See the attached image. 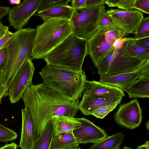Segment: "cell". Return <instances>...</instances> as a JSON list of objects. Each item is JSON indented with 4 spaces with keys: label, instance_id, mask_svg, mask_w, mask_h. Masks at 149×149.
Listing matches in <instances>:
<instances>
[{
    "label": "cell",
    "instance_id": "cell-35",
    "mask_svg": "<svg viewBox=\"0 0 149 149\" xmlns=\"http://www.w3.org/2000/svg\"><path fill=\"white\" fill-rule=\"evenodd\" d=\"M7 95L5 90V77L3 70L0 71V104L3 97Z\"/></svg>",
    "mask_w": 149,
    "mask_h": 149
},
{
    "label": "cell",
    "instance_id": "cell-38",
    "mask_svg": "<svg viewBox=\"0 0 149 149\" xmlns=\"http://www.w3.org/2000/svg\"><path fill=\"white\" fill-rule=\"evenodd\" d=\"M14 33L8 30L5 35L0 39V48L4 46L13 37Z\"/></svg>",
    "mask_w": 149,
    "mask_h": 149
},
{
    "label": "cell",
    "instance_id": "cell-10",
    "mask_svg": "<svg viewBox=\"0 0 149 149\" xmlns=\"http://www.w3.org/2000/svg\"><path fill=\"white\" fill-rule=\"evenodd\" d=\"M41 0H25L10 8L8 20L10 26L15 29H22L36 12Z\"/></svg>",
    "mask_w": 149,
    "mask_h": 149
},
{
    "label": "cell",
    "instance_id": "cell-5",
    "mask_svg": "<svg viewBox=\"0 0 149 149\" xmlns=\"http://www.w3.org/2000/svg\"><path fill=\"white\" fill-rule=\"evenodd\" d=\"M87 55V41L72 34L43 59L47 65L81 70Z\"/></svg>",
    "mask_w": 149,
    "mask_h": 149
},
{
    "label": "cell",
    "instance_id": "cell-28",
    "mask_svg": "<svg viewBox=\"0 0 149 149\" xmlns=\"http://www.w3.org/2000/svg\"><path fill=\"white\" fill-rule=\"evenodd\" d=\"M136 0H105V3L109 7H116L125 10L134 8Z\"/></svg>",
    "mask_w": 149,
    "mask_h": 149
},
{
    "label": "cell",
    "instance_id": "cell-2",
    "mask_svg": "<svg viewBox=\"0 0 149 149\" xmlns=\"http://www.w3.org/2000/svg\"><path fill=\"white\" fill-rule=\"evenodd\" d=\"M39 73L48 87L69 100L79 101L87 80L84 70L46 65Z\"/></svg>",
    "mask_w": 149,
    "mask_h": 149
},
{
    "label": "cell",
    "instance_id": "cell-9",
    "mask_svg": "<svg viewBox=\"0 0 149 149\" xmlns=\"http://www.w3.org/2000/svg\"><path fill=\"white\" fill-rule=\"evenodd\" d=\"M113 118L119 125L130 130L138 127L141 123L142 110L136 98L120 105Z\"/></svg>",
    "mask_w": 149,
    "mask_h": 149
},
{
    "label": "cell",
    "instance_id": "cell-27",
    "mask_svg": "<svg viewBox=\"0 0 149 149\" xmlns=\"http://www.w3.org/2000/svg\"><path fill=\"white\" fill-rule=\"evenodd\" d=\"M133 39H139L149 37V17H143L139 24Z\"/></svg>",
    "mask_w": 149,
    "mask_h": 149
},
{
    "label": "cell",
    "instance_id": "cell-20",
    "mask_svg": "<svg viewBox=\"0 0 149 149\" xmlns=\"http://www.w3.org/2000/svg\"><path fill=\"white\" fill-rule=\"evenodd\" d=\"M74 10L71 6L69 5L61 6L37 12V15L44 22L50 19L59 18H64L70 20Z\"/></svg>",
    "mask_w": 149,
    "mask_h": 149
},
{
    "label": "cell",
    "instance_id": "cell-37",
    "mask_svg": "<svg viewBox=\"0 0 149 149\" xmlns=\"http://www.w3.org/2000/svg\"><path fill=\"white\" fill-rule=\"evenodd\" d=\"M134 40L138 45L149 50V37L139 39H134Z\"/></svg>",
    "mask_w": 149,
    "mask_h": 149
},
{
    "label": "cell",
    "instance_id": "cell-34",
    "mask_svg": "<svg viewBox=\"0 0 149 149\" xmlns=\"http://www.w3.org/2000/svg\"><path fill=\"white\" fill-rule=\"evenodd\" d=\"M138 79H149V59L146 61L139 68Z\"/></svg>",
    "mask_w": 149,
    "mask_h": 149
},
{
    "label": "cell",
    "instance_id": "cell-22",
    "mask_svg": "<svg viewBox=\"0 0 149 149\" xmlns=\"http://www.w3.org/2000/svg\"><path fill=\"white\" fill-rule=\"evenodd\" d=\"M53 122V118L47 122L39 137L33 141L31 149H49L54 132Z\"/></svg>",
    "mask_w": 149,
    "mask_h": 149
},
{
    "label": "cell",
    "instance_id": "cell-6",
    "mask_svg": "<svg viewBox=\"0 0 149 149\" xmlns=\"http://www.w3.org/2000/svg\"><path fill=\"white\" fill-rule=\"evenodd\" d=\"M104 5L74 10L70 19L72 34L87 41L99 28V22L105 10Z\"/></svg>",
    "mask_w": 149,
    "mask_h": 149
},
{
    "label": "cell",
    "instance_id": "cell-16",
    "mask_svg": "<svg viewBox=\"0 0 149 149\" xmlns=\"http://www.w3.org/2000/svg\"><path fill=\"white\" fill-rule=\"evenodd\" d=\"M139 74L138 68L131 72L112 75H100L99 81L114 86L125 91L138 79Z\"/></svg>",
    "mask_w": 149,
    "mask_h": 149
},
{
    "label": "cell",
    "instance_id": "cell-30",
    "mask_svg": "<svg viewBox=\"0 0 149 149\" xmlns=\"http://www.w3.org/2000/svg\"><path fill=\"white\" fill-rule=\"evenodd\" d=\"M17 136L14 130L0 124V142L11 141L16 139Z\"/></svg>",
    "mask_w": 149,
    "mask_h": 149
},
{
    "label": "cell",
    "instance_id": "cell-12",
    "mask_svg": "<svg viewBox=\"0 0 149 149\" xmlns=\"http://www.w3.org/2000/svg\"><path fill=\"white\" fill-rule=\"evenodd\" d=\"M81 127L73 131V134L80 144L97 142L108 136L102 129L92 122L84 118H77Z\"/></svg>",
    "mask_w": 149,
    "mask_h": 149
},
{
    "label": "cell",
    "instance_id": "cell-29",
    "mask_svg": "<svg viewBox=\"0 0 149 149\" xmlns=\"http://www.w3.org/2000/svg\"><path fill=\"white\" fill-rule=\"evenodd\" d=\"M119 103H111L99 107L91 113V115L97 118L103 119L109 113L115 109Z\"/></svg>",
    "mask_w": 149,
    "mask_h": 149
},
{
    "label": "cell",
    "instance_id": "cell-43",
    "mask_svg": "<svg viewBox=\"0 0 149 149\" xmlns=\"http://www.w3.org/2000/svg\"><path fill=\"white\" fill-rule=\"evenodd\" d=\"M8 30L9 27L7 26L3 28L0 29V39L5 35Z\"/></svg>",
    "mask_w": 149,
    "mask_h": 149
},
{
    "label": "cell",
    "instance_id": "cell-23",
    "mask_svg": "<svg viewBox=\"0 0 149 149\" xmlns=\"http://www.w3.org/2000/svg\"><path fill=\"white\" fill-rule=\"evenodd\" d=\"M125 136L124 134L118 132L93 143L89 149H119Z\"/></svg>",
    "mask_w": 149,
    "mask_h": 149
},
{
    "label": "cell",
    "instance_id": "cell-26",
    "mask_svg": "<svg viewBox=\"0 0 149 149\" xmlns=\"http://www.w3.org/2000/svg\"><path fill=\"white\" fill-rule=\"evenodd\" d=\"M70 0H41L36 10L38 12L61 6L69 5Z\"/></svg>",
    "mask_w": 149,
    "mask_h": 149
},
{
    "label": "cell",
    "instance_id": "cell-14",
    "mask_svg": "<svg viewBox=\"0 0 149 149\" xmlns=\"http://www.w3.org/2000/svg\"><path fill=\"white\" fill-rule=\"evenodd\" d=\"M83 95L91 96L122 97L125 96L121 89L114 86L95 81H86Z\"/></svg>",
    "mask_w": 149,
    "mask_h": 149
},
{
    "label": "cell",
    "instance_id": "cell-25",
    "mask_svg": "<svg viewBox=\"0 0 149 149\" xmlns=\"http://www.w3.org/2000/svg\"><path fill=\"white\" fill-rule=\"evenodd\" d=\"M127 50L129 54L134 57L144 61L149 59V50L137 45L133 38H128Z\"/></svg>",
    "mask_w": 149,
    "mask_h": 149
},
{
    "label": "cell",
    "instance_id": "cell-40",
    "mask_svg": "<svg viewBox=\"0 0 149 149\" xmlns=\"http://www.w3.org/2000/svg\"><path fill=\"white\" fill-rule=\"evenodd\" d=\"M128 38H125L116 40L113 44V47L116 49L120 48L123 46L125 42L127 40Z\"/></svg>",
    "mask_w": 149,
    "mask_h": 149
},
{
    "label": "cell",
    "instance_id": "cell-39",
    "mask_svg": "<svg viewBox=\"0 0 149 149\" xmlns=\"http://www.w3.org/2000/svg\"><path fill=\"white\" fill-rule=\"evenodd\" d=\"M105 0H86V7H93L105 4Z\"/></svg>",
    "mask_w": 149,
    "mask_h": 149
},
{
    "label": "cell",
    "instance_id": "cell-15",
    "mask_svg": "<svg viewBox=\"0 0 149 149\" xmlns=\"http://www.w3.org/2000/svg\"><path fill=\"white\" fill-rule=\"evenodd\" d=\"M122 98L83 95L82 99L79 104V110L84 115H91L94 109L101 106L111 103H120Z\"/></svg>",
    "mask_w": 149,
    "mask_h": 149
},
{
    "label": "cell",
    "instance_id": "cell-13",
    "mask_svg": "<svg viewBox=\"0 0 149 149\" xmlns=\"http://www.w3.org/2000/svg\"><path fill=\"white\" fill-rule=\"evenodd\" d=\"M106 28H99L87 41L88 54L90 55L94 65L97 68L102 59L107 55L113 47L105 40Z\"/></svg>",
    "mask_w": 149,
    "mask_h": 149
},
{
    "label": "cell",
    "instance_id": "cell-42",
    "mask_svg": "<svg viewBox=\"0 0 149 149\" xmlns=\"http://www.w3.org/2000/svg\"><path fill=\"white\" fill-rule=\"evenodd\" d=\"M17 145L15 143L9 144H7L4 146L0 148V149H17Z\"/></svg>",
    "mask_w": 149,
    "mask_h": 149
},
{
    "label": "cell",
    "instance_id": "cell-46",
    "mask_svg": "<svg viewBox=\"0 0 149 149\" xmlns=\"http://www.w3.org/2000/svg\"><path fill=\"white\" fill-rule=\"evenodd\" d=\"M5 26H6L3 25L1 21H0V29L3 28Z\"/></svg>",
    "mask_w": 149,
    "mask_h": 149
},
{
    "label": "cell",
    "instance_id": "cell-44",
    "mask_svg": "<svg viewBox=\"0 0 149 149\" xmlns=\"http://www.w3.org/2000/svg\"><path fill=\"white\" fill-rule=\"evenodd\" d=\"M137 149H149V141H146L145 143L137 147Z\"/></svg>",
    "mask_w": 149,
    "mask_h": 149
},
{
    "label": "cell",
    "instance_id": "cell-19",
    "mask_svg": "<svg viewBox=\"0 0 149 149\" xmlns=\"http://www.w3.org/2000/svg\"><path fill=\"white\" fill-rule=\"evenodd\" d=\"M54 134L61 133L74 130L81 127V124L77 118L63 116L53 117Z\"/></svg>",
    "mask_w": 149,
    "mask_h": 149
},
{
    "label": "cell",
    "instance_id": "cell-36",
    "mask_svg": "<svg viewBox=\"0 0 149 149\" xmlns=\"http://www.w3.org/2000/svg\"><path fill=\"white\" fill-rule=\"evenodd\" d=\"M86 0H73L71 1V7L74 10L78 11L86 7Z\"/></svg>",
    "mask_w": 149,
    "mask_h": 149
},
{
    "label": "cell",
    "instance_id": "cell-32",
    "mask_svg": "<svg viewBox=\"0 0 149 149\" xmlns=\"http://www.w3.org/2000/svg\"><path fill=\"white\" fill-rule=\"evenodd\" d=\"M134 8L149 14V0H136Z\"/></svg>",
    "mask_w": 149,
    "mask_h": 149
},
{
    "label": "cell",
    "instance_id": "cell-45",
    "mask_svg": "<svg viewBox=\"0 0 149 149\" xmlns=\"http://www.w3.org/2000/svg\"><path fill=\"white\" fill-rule=\"evenodd\" d=\"M149 120L148 121V122L146 123V128L147 129V130L148 131L149 130Z\"/></svg>",
    "mask_w": 149,
    "mask_h": 149
},
{
    "label": "cell",
    "instance_id": "cell-18",
    "mask_svg": "<svg viewBox=\"0 0 149 149\" xmlns=\"http://www.w3.org/2000/svg\"><path fill=\"white\" fill-rule=\"evenodd\" d=\"M80 144L74 136L73 131L53 135L49 149H76Z\"/></svg>",
    "mask_w": 149,
    "mask_h": 149
},
{
    "label": "cell",
    "instance_id": "cell-41",
    "mask_svg": "<svg viewBox=\"0 0 149 149\" xmlns=\"http://www.w3.org/2000/svg\"><path fill=\"white\" fill-rule=\"evenodd\" d=\"M10 8L8 6H0V21L4 17L8 14Z\"/></svg>",
    "mask_w": 149,
    "mask_h": 149
},
{
    "label": "cell",
    "instance_id": "cell-3",
    "mask_svg": "<svg viewBox=\"0 0 149 149\" xmlns=\"http://www.w3.org/2000/svg\"><path fill=\"white\" fill-rule=\"evenodd\" d=\"M36 33V29L17 30L7 43V60L3 72L7 95L10 84L17 72L27 59L31 58Z\"/></svg>",
    "mask_w": 149,
    "mask_h": 149
},
{
    "label": "cell",
    "instance_id": "cell-33",
    "mask_svg": "<svg viewBox=\"0 0 149 149\" xmlns=\"http://www.w3.org/2000/svg\"><path fill=\"white\" fill-rule=\"evenodd\" d=\"M7 43L0 48V71L4 70L6 65L7 60Z\"/></svg>",
    "mask_w": 149,
    "mask_h": 149
},
{
    "label": "cell",
    "instance_id": "cell-11",
    "mask_svg": "<svg viewBox=\"0 0 149 149\" xmlns=\"http://www.w3.org/2000/svg\"><path fill=\"white\" fill-rule=\"evenodd\" d=\"M115 24L129 34H135L136 30L143 17V13L136 9L128 10L111 9L107 10Z\"/></svg>",
    "mask_w": 149,
    "mask_h": 149
},
{
    "label": "cell",
    "instance_id": "cell-1",
    "mask_svg": "<svg viewBox=\"0 0 149 149\" xmlns=\"http://www.w3.org/2000/svg\"><path fill=\"white\" fill-rule=\"evenodd\" d=\"M21 99L33 120V141L39 137L47 122L54 117H75L79 110V101L68 99L43 83L31 84Z\"/></svg>",
    "mask_w": 149,
    "mask_h": 149
},
{
    "label": "cell",
    "instance_id": "cell-31",
    "mask_svg": "<svg viewBox=\"0 0 149 149\" xmlns=\"http://www.w3.org/2000/svg\"><path fill=\"white\" fill-rule=\"evenodd\" d=\"M99 28H106L116 24L112 18L105 10L103 13L99 22Z\"/></svg>",
    "mask_w": 149,
    "mask_h": 149
},
{
    "label": "cell",
    "instance_id": "cell-8",
    "mask_svg": "<svg viewBox=\"0 0 149 149\" xmlns=\"http://www.w3.org/2000/svg\"><path fill=\"white\" fill-rule=\"evenodd\" d=\"M34 70L32 60L27 59L17 72L10 86L8 95L11 103L18 102L27 88L32 84Z\"/></svg>",
    "mask_w": 149,
    "mask_h": 149
},
{
    "label": "cell",
    "instance_id": "cell-21",
    "mask_svg": "<svg viewBox=\"0 0 149 149\" xmlns=\"http://www.w3.org/2000/svg\"><path fill=\"white\" fill-rule=\"evenodd\" d=\"M131 98L149 97V79H138L125 91Z\"/></svg>",
    "mask_w": 149,
    "mask_h": 149
},
{
    "label": "cell",
    "instance_id": "cell-7",
    "mask_svg": "<svg viewBox=\"0 0 149 149\" xmlns=\"http://www.w3.org/2000/svg\"><path fill=\"white\" fill-rule=\"evenodd\" d=\"M127 40L118 49L115 48L113 46L107 55L102 59L100 65L104 70L107 71L106 74L132 72L139 68L146 61L129 54L127 50Z\"/></svg>",
    "mask_w": 149,
    "mask_h": 149
},
{
    "label": "cell",
    "instance_id": "cell-4",
    "mask_svg": "<svg viewBox=\"0 0 149 149\" xmlns=\"http://www.w3.org/2000/svg\"><path fill=\"white\" fill-rule=\"evenodd\" d=\"M36 29L32 60L43 58L72 34L70 20L64 18L47 20Z\"/></svg>",
    "mask_w": 149,
    "mask_h": 149
},
{
    "label": "cell",
    "instance_id": "cell-24",
    "mask_svg": "<svg viewBox=\"0 0 149 149\" xmlns=\"http://www.w3.org/2000/svg\"><path fill=\"white\" fill-rule=\"evenodd\" d=\"M128 35L124 30L116 24L106 28L104 32L105 40L111 46H113L116 40L124 38Z\"/></svg>",
    "mask_w": 149,
    "mask_h": 149
},
{
    "label": "cell",
    "instance_id": "cell-47",
    "mask_svg": "<svg viewBox=\"0 0 149 149\" xmlns=\"http://www.w3.org/2000/svg\"><path fill=\"white\" fill-rule=\"evenodd\" d=\"M122 149H133L129 147H127V146H125Z\"/></svg>",
    "mask_w": 149,
    "mask_h": 149
},
{
    "label": "cell",
    "instance_id": "cell-17",
    "mask_svg": "<svg viewBox=\"0 0 149 149\" xmlns=\"http://www.w3.org/2000/svg\"><path fill=\"white\" fill-rule=\"evenodd\" d=\"M22 129L19 146L22 149H31L33 142V124L28 110L22 109Z\"/></svg>",
    "mask_w": 149,
    "mask_h": 149
},
{
    "label": "cell",
    "instance_id": "cell-48",
    "mask_svg": "<svg viewBox=\"0 0 149 149\" xmlns=\"http://www.w3.org/2000/svg\"><path fill=\"white\" fill-rule=\"evenodd\" d=\"M81 149L80 148H78L77 149Z\"/></svg>",
    "mask_w": 149,
    "mask_h": 149
}]
</instances>
